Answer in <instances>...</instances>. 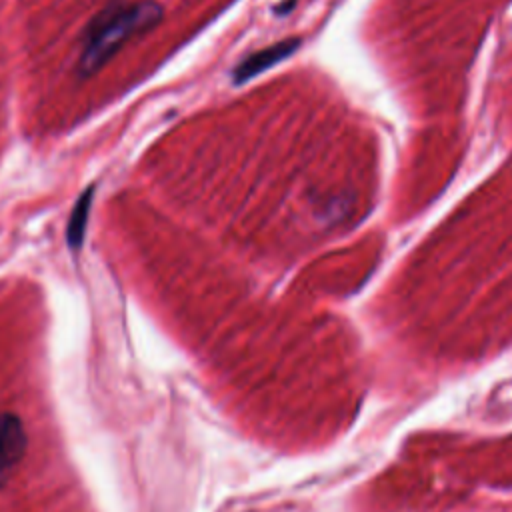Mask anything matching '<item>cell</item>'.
I'll use <instances>...</instances> for the list:
<instances>
[{
  "label": "cell",
  "mask_w": 512,
  "mask_h": 512,
  "mask_svg": "<svg viewBox=\"0 0 512 512\" xmlns=\"http://www.w3.org/2000/svg\"><path fill=\"white\" fill-rule=\"evenodd\" d=\"M162 6L154 0H116L104 6L80 34V54L76 72L90 76L98 72L136 34L156 26Z\"/></svg>",
  "instance_id": "obj_1"
},
{
  "label": "cell",
  "mask_w": 512,
  "mask_h": 512,
  "mask_svg": "<svg viewBox=\"0 0 512 512\" xmlns=\"http://www.w3.org/2000/svg\"><path fill=\"white\" fill-rule=\"evenodd\" d=\"M26 432L16 414H0V476L18 464L26 450Z\"/></svg>",
  "instance_id": "obj_2"
},
{
  "label": "cell",
  "mask_w": 512,
  "mask_h": 512,
  "mask_svg": "<svg viewBox=\"0 0 512 512\" xmlns=\"http://www.w3.org/2000/svg\"><path fill=\"white\" fill-rule=\"evenodd\" d=\"M300 44L298 38H288V40H282L278 44H272L264 50H258L254 54H250L246 60H242L236 68H234V80L240 84V82H246L250 78H254L256 74H260L264 68L280 62L282 58H286L292 50H296Z\"/></svg>",
  "instance_id": "obj_3"
},
{
  "label": "cell",
  "mask_w": 512,
  "mask_h": 512,
  "mask_svg": "<svg viewBox=\"0 0 512 512\" xmlns=\"http://www.w3.org/2000/svg\"><path fill=\"white\" fill-rule=\"evenodd\" d=\"M92 192L94 186H88L76 200V206L68 218V228H66V242L72 250H78L82 246L84 240V230H86V222H88V214H90V206H92Z\"/></svg>",
  "instance_id": "obj_4"
}]
</instances>
